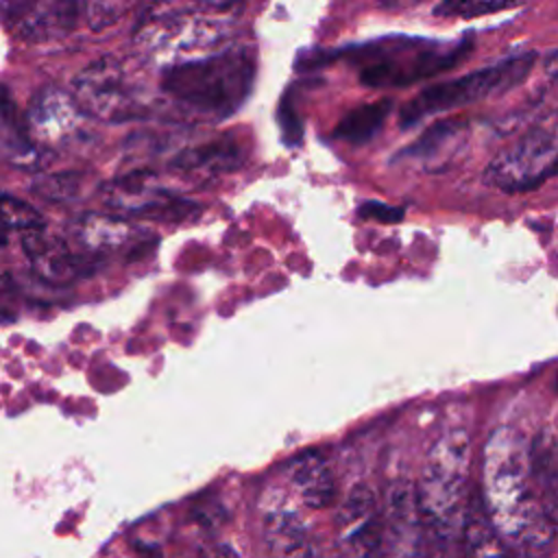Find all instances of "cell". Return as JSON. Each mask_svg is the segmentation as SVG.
Listing matches in <instances>:
<instances>
[{
    "label": "cell",
    "instance_id": "1",
    "mask_svg": "<svg viewBox=\"0 0 558 558\" xmlns=\"http://www.w3.org/2000/svg\"><path fill=\"white\" fill-rule=\"evenodd\" d=\"M480 497L490 525L510 551L534 556L558 541V510L538 493L530 442L514 427H497L482 451Z\"/></svg>",
    "mask_w": 558,
    "mask_h": 558
},
{
    "label": "cell",
    "instance_id": "2",
    "mask_svg": "<svg viewBox=\"0 0 558 558\" xmlns=\"http://www.w3.org/2000/svg\"><path fill=\"white\" fill-rule=\"evenodd\" d=\"M469 460L471 440L460 427L442 432L427 453L414 497L429 558H460Z\"/></svg>",
    "mask_w": 558,
    "mask_h": 558
},
{
    "label": "cell",
    "instance_id": "3",
    "mask_svg": "<svg viewBox=\"0 0 558 558\" xmlns=\"http://www.w3.org/2000/svg\"><path fill=\"white\" fill-rule=\"evenodd\" d=\"M255 61L246 48H229L185 59L161 74V92L179 107L203 118H227L248 98Z\"/></svg>",
    "mask_w": 558,
    "mask_h": 558
},
{
    "label": "cell",
    "instance_id": "4",
    "mask_svg": "<svg viewBox=\"0 0 558 558\" xmlns=\"http://www.w3.org/2000/svg\"><path fill=\"white\" fill-rule=\"evenodd\" d=\"M534 61H536V54L527 50V52L510 54L497 63L473 70L458 78L429 85L403 105L399 113V124L408 129L429 116L451 111L495 94H504L514 85H519L530 74Z\"/></svg>",
    "mask_w": 558,
    "mask_h": 558
},
{
    "label": "cell",
    "instance_id": "5",
    "mask_svg": "<svg viewBox=\"0 0 558 558\" xmlns=\"http://www.w3.org/2000/svg\"><path fill=\"white\" fill-rule=\"evenodd\" d=\"M70 94L85 116L105 122H122L148 113L144 87L131 76L126 63L116 54H105L85 65L74 78Z\"/></svg>",
    "mask_w": 558,
    "mask_h": 558
},
{
    "label": "cell",
    "instance_id": "6",
    "mask_svg": "<svg viewBox=\"0 0 558 558\" xmlns=\"http://www.w3.org/2000/svg\"><path fill=\"white\" fill-rule=\"evenodd\" d=\"M192 9L174 7H148L135 28L137 50L159 63L177 65L179 57L214 46L222 35L220 22L207 15H190Z\"/></svg>",
    "mask_w": 558,
    "mask_h": 558
},
{
    "label": "cell",
    "instance_id": "7",
    "mask_svg": "<svg viewBox=\"0 0 558 558\" xmlns=\"http://www.w3.org/2000/svg\"><path fill=\"white\" fill-rule=\"evenodd\" d=\"M107 207L140 220L183 222L198 214V205L157 185L150 170L120 174L100 187Z\"/></svg>",
    "mask_w": 558,
    "mask_h": 558
},
{
    "label": "cell",
    "instance_id": "8",
    "mask_svg": "<svg viewBox=\"0 0 558 558\" xmlns=\"http://www.w3.org/2000/svg\"><path fill=\"white\" fill-rule=\"evenodd\" d=\"M556 174L558 140L545 129H532L486 168V181L504 192H530Z\"/></svg>",
    "mask_w": 558,
    "mask_h": 558
},
{
    "label": "cell",
    "instance_id": "9",
    "mask_svg": "<svg viewBox=\"0 0 558 558\" xmlns=\"http://www.w3.org/2000/svg\"><path fill=\"white\" fill-rule=\"evenodd\" d=\"M70 244L81 253L102 262L107 257L135 259L148 255L157 235L144 227L129 222L118 214H98L87 211L70 222Z\"/></svg>",
    "mask_w": 558,
    "mask_h": 558
},
{
    "label": "cell",
    "instance_id": "10",
    "mask_svg": "<svg viewBox=\"0 0 558 558\" xmlns=\"http://www.w3.org/2000/svg\"><path fill=\"white\" fill-rule=\"evenodd\" d=\"M469 50L471 41H462L453 48L414 50L410 59H401L399 54L390 57L386 52H377V57L362 54L371 57V61L362 68L360 81L366 87H403L453 68L456 63L466 59Z\"/></svg>",
    "mask_w": 558,
    "mask_h": 558
},
{
    "label": "cell",
    "instance_id": "11",
    "mask_svg": "<svg viewBox=\"0 0 558 558\" xmlns=\"http://www.w3.org/2000/svg\"><path fill=\"white\" fill-rule=\"evenodd\" d=\"M83 109L74 96L61 87L39 89L26 111V129L31 140L50 153V148L65 146L83 124Z\"/></svg>",
    "mask_w": 558,
    "mask_h": 558
},
{
    "label": "cell",
    "instance_id": "12",
    "mask_svg": "<svg viewBox=\"0 0 558 558\" xmlns=\"http://www.w3.org/2000/svg\"><path fill=\"white\" fill-rule=\"evenodd\" d=\"M22 248L31 262L33 272L52 286H68L81 277H89L100 268V262L81 253L68 238L48 233L46 229L26 233Z\"/></svg>",
    "mask_w": 558,
    "mask_h": 558
},
{
    "label": "cell",
    "instance_id": "13",
    "mask_svg": "<svg viewBox=\"0 0 558 558\" xmlns=\"http://www.w3.org/2000/svg\"><path fill=\"white\" fill-rule=\"evenodd\" d=\"M336 523L344 558H381L384 521L368 486H355L344 497Z\"/></svg>",
    "mask_w": 558,
    "mask_h": 558
},
{
    "label": "cell",
    "instance_id": "14",
    "mask_svg": "<svg viewBox=\"0 0 558 558\" xmlns=\"http://www.w3.org/2000/svg\"><path fill=\"white\" fill-rule=\"evenodd\" d=\"M83 4L78 2H17L0 4V17L26 41H46L68 35L78 20Z\"/></svg>",
    "mask_w": 558,
    "mask_h": 558
},
{
    "label": "cell",
    "instance_id": "15",
    "mask_svg": "<svg viewBox=\"0 0 558 558\" xmlns=\"http://www.w3.org/2000/svg\"><path fill=\"white\" fill-rule=\"evenodd\" d=\"M290 484L307 508L320 510L336 499V480L327 460L307 451L290 462Z\"/></svg>",
    "mask_w": 558,
    "mask_h": 558
},
{
    "label": "cell",
    "instance_id": "16",
    "mask_svg": "<svg viewBox=\"0 0 558 558\" xmlns=\"http://www.w3.org/2000/svg\"><path fill=\"white\" fill-rule=\"evenodd\" d=\"M460 558H514L490 525L480 490H473L466 501L460 536Z\"/></svg>",
    "mask_w": 558,
    "mask_h": 558
},
{
    "label": "cell",
    "instance_id": "17",
    "mask_svg": "<svg viewBox=\"0 0 558 558\" xmlns=\"http://www.w3.org/2000/svg\"><path fill=\"white\" fill-rule=\"evenodd\" d=\"M244 161V153L235 140L220 137L214 142H205L198 146L183 148L174 155L170 166L181 172H203V174H220L240 168Z\"/></svg>",
    "mask_w": 558,
    "mask_h": 558
},
{
    "label": "cell",
    "instance_id": "18",
    "mask_svg": "<svg viewBox=\"0 0 558 558\" xmlns=\"http://www.w3.org/2000/svg\"><path fill=\"white\" fill-rule=\"evenodd\" d=\"M264 534L270 551L277 558H292L294 554L314 545L307 532V523L296 510L286 506H275L266 510Z\"/></svg>",
    "mask_w": 558,
    "mask_h": 558
},
{
    "label": "cell",
    "instance_id": "19",
    "mask_svg": "<svg viewBox=\"0 0 558 558\" xmlns=\"http://www.w3.org/2000/svg\"><path fill=\"white\" fill-rule=\"evenodd\" d=\"M390 109H392V100L388 98L357 105L340 118L333 135L347 144H357V146L366 144L379 133Z\"/></svg>",
    "mask_w": 558,
    "mask_h": 558
},
{
    "label": "cell",
    "instance_id": "20",
    "mask_svg": "<svg viewBox=\"0 0 558 558\" xmlns=\"http://www.w3.org/2000/svg\"><path fill=\"white\" fill-rule=\"evenodd\" d=\"M530 462L541 497L558 510V434H538L530 442Z\"/></svg>",
    "mask_w": 558,
    "mask_h": 558
},
{
    "label": "cell",
    "instance_id": "21",
    "mask_svg": "<svg viewBox=\"0 0 558 558\" xmlns=\"http://www.w3.org/2000/svg\"><path fill=\"white\" fill-rule=\"evenodd\" d=\"M85 177L81 172H52V174H39L31 183V190L54 203H74L83 196Z\"/></svg>",
    "mask_w": 558,
    "mask_h": 558
},
{
    "label": "cell",
    "instance_id": "22",
    "mask_svg": "<svg viewBox=\"0 0 558 558\" xmlns=\"http://www.w3.org/2000/svg\"><path fill=\"white\" fill-rule=\"evenodd\" d=\"M0 225L4 229H20V231L33 233V231H41L46 227V220L24 198L0 192Z\"/></svg>",
    "mask_w": 558,
    "mask_h": 558
},
{
    "label": "cell",
    "instance_id": "23",
    "mask_svg": "<svg viewBox=\"0 0 558 558\" xmlns=\"http://www.w3.org/2000/svg\"><path fill=\"white\" fill-rule=\"evenodd\" d=\"M514 9V4H497V2H442L434 9L436 15L445 17H477L486 13L508 11Z\"/></svg>",
    "mask_w": 558,
    "mask_h": 558
},
{
    "label": "cell",
    "instance_id": "24",
    "mask_svg": "<svg viewBox=\"0 0 558 558\" xmlns=\"http://www.w3.org/2000/svg\"><path fill=\"white\" fill-rule=\"evenodd\" d=\"M83 11L87 13V22L94 31H102L109 28L111 24H116L122 13L126 11V4L120 2H87L83 4Z\"/></svg>",
    "mask_w": 558,
    "mask_h": 558
},
{
    "label": "cell",
    "instance_id": "25",
    "mask_svg": "<svg viewBox=\"0 0 558 558\" xmlns=\"http://www.w3.org/2000/svg\"><path fill=\"white\" fill-rule=\"evenodd\" d=\"M277 120L279 126L283 131V140L288 144H299L301 135H303V124L294 111V102H292V94H283L281 102H279V111H277Z\"/></svg>",
    "mask_w": 558,
    "mask_h": 558
},
{
    "label": "cell",
    "instance_id": "26",
    "mask_svg": "<svg viewBox=\"0 0 558 558\" xmlns=\"http://www.w3.org/2000/svg\"><path fill=\"white\" fill-rule=\"evenodd\" d=\"M357 214L362 218H371V220H377V222H384V225H392V222H399L403 218V209L401 207H392V205H384L379 201H366L357 207Z\"/></svg>",
    "mask_w": 558,
    "mask_h": 558
},
{
    "label": "cell",
    "instance_id": "27",
    "mask_svg": "<svg viewBox=\"0 0 558 558\" xmlns=\"http://www.w3.org/2000/svg\"><path fill=\"white\" fill-rule=\"evenodd\" d=\"M203 558H240V554L233 547L225 545V543H216V545L205 549Z\"/></svg>",
    "mask_w": 558,
    "mask_h": 558
},
{
    "label": "cell",
    "instance_id": "28",
    "mask_svg": "<svg viewBox=\"0 0 558 558\" xmlns=\"http://www.w3.org/2000/svg\"><path fill=\"white\" fill-rule=\"evenodd\" d=\"M7 242H9V238H7V231H4V227L0 225V248H4V246H7Z\"/></svg>",
    "mask_w": 558,
    "mask_h": 558
},
{
    "label": "cell",
    "instance_id": "29",
    "mask_svg": "<svg viewBox=\"0 0 558 558\" xmlns=\"http://www.w3.org/2000/svg\"><path fill=\"white\" fill-rule=\"evenodd\" d=\"M556 388H558V377H556Z\"/></svg>",
    "mask_w": 558,
    "mask_h": 558
}]
</instances>
